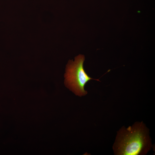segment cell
<instances>
[{
    "label": "cell",
    "mask_w": 155,
    "mask_h": 155,
    "mask_svg": "<svg viewBox=\"0 0 155 155\" xmlns=\"http://www.w3.org/2000/svg\"><path fill=\"white\" fill-rule=\"evenodd\" d=\"M85 60L84 55H79L75 57V60H69L66 65L64 75V83L66 86L76 95L81 96L87 93L84 90L85 85L91 80L100 81L89 77L83 67Z\"/></svg>",
    "instance_id": "7a4b0ae2"
},
{
    "label": "cell",
    "mask_w": 155,
    "mask_h": 155,
    "mask_svg": "<svg viewBox=\"0 0 155 155\" xmlns=\"http://www.w3.org/2000/svg\"><path fill=\"white\" fill-rule=\"evenodd\" d=\"M149 129L142 122L137 121L117 131L113 146L116 155H144L152 147Z\"/></svg>",
    "instance_id": "6da1fadb"
}]
</instances>
